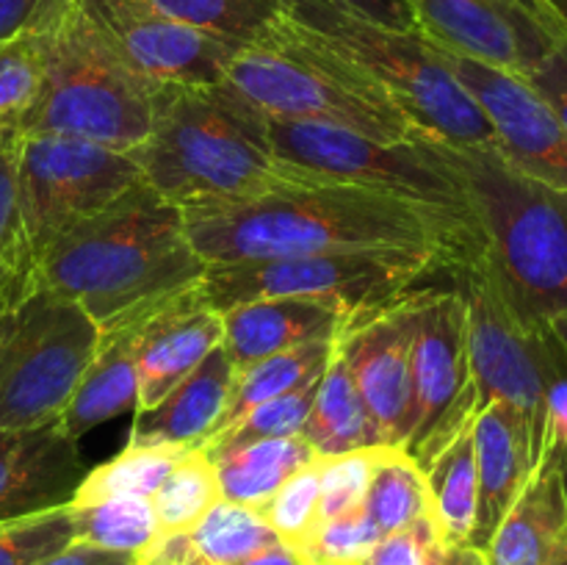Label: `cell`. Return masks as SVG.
<instances>
[{"instance_id":"6da1fadb","label":"cell","mask_w":567,"mask_h":565,"mask_svg":"<svg viewBox=\"0 0 567 565\" xmlns=\"http://www.w3.org/2000/svg\"><path fill=\"white\" fill-rule=\"evenodd\" d=\"M181 214L205 264L391 249L437 255L454 271L485 249L474 222L349 183L280 188Z\"/></svg>"},{"instance_id":"7a4b0ae2","label":"cell","mask_w":567,"mask_h":565,"mask_svg":"<svg viewBox=\"0 0 567 565\" xmlns=\"http://www.w3.org/2000/svg\"><path fill=\"white\" fill-rule=\"evenodd\" d=\"M177 205L138 181L55 238L39 258L37 288L81 305L100 332L138 327L203 280Z\"/></svg>"},{"instance_id":"3957f363","label":"cell","mask_w":567,"mask_h":565,"mask_svg":"<svg viewBox=\"0 0 567 565\" xmlns=\"http://www.w3.org/2000/svg\"><path fill=\"white\" fill-rule=\"evenodd\" d=\"M144 183L177 208L236 203L324 181L282 164L266 150L252 111L199 83H161L142 144L127 150Z\"/></svg>"},{"instance_id":"277c9868","label":"cell","mask_w":567,"mask_h":565,"mask_svg":"<svg viewBox=\"0 0 567 565\" xmlns=\"http://www.w3.org/2000/svg\"><path fill=\"white\" fill-rule=\"evenodd\" d=\"M460 177L509 302L529 327L567 314V194L515 170L496 147H465L421 133Z\"/></svg>"},{"instance_id":"5b68a950","label":"cell","mask_w":567,"mask_h":565,"mask_svg":"<svg viewBox=\"0 0 567 565\" xmlns=\"http://www.w3.org/2000/svg\"><path fill=\"white\" fill-rule=\"evenodd\" d=\"M216 86L252 114L327 122L385 144L419 131L365 72L286 14L227 59Z\"/></svg>"},{"instance_id":"8992f818","label":"cell","mask_w":567,"mask_h":565,"mask_svg":"<svg viewBox=\"0 0 567 565\" xmlns=\"http://www.w3.org/2000/svg\"><path fill=\"white\" fill-rule=\"evenodd\" d=\"M31 28L42 44L44 86L25 133L86 138L120 153L142 144L155 86L122 61L81 0H50Z\"/></svg>"},{"instance_id":"52a82bcc","label":"cell","mask_w":567,"mask_h":565,"mask_svg":"<svg viewBox=\"0 0 567 565\" xmlns=\"http://www.w3.org/2000/svg\"><path fill=\"white\" fill-rule=\"evenodd\" d=\"M286 17L365 72L421 133L465 147H496L485 111L421 31L374 25L330 0H286Z\"/></svg>"},{"instance_id":"ba28073f","label":"cell","mask_w":567,"mask_h":565,"mask_svg":"<svg viewBox=\"0 0 567 565\" xmlns=\"http://www.w3.org/2000/svg\"><path fill=\"white\" fill-rule=\"evenodd\" d=\"M435 271H452V266L437 255L391 253V249L236 260V264H208L203 280L194 288V299L216 314H225L258 299L305 297L332 302L360 319L413 291L415 282Z\"/></svg>"},{"instance_id":"9c48e42d","label":"cell","mask_w":567,"mask_h":565,"mask_svg":"<svg viewBox=\"0 0 567 565\" xmlns=\"http://www.w3.org/2000/svg\"><path fill=\"white\" fill-rule=\"evenodd\" d=\"M252 116L266 150L293 170L324 183L377 188L476 225L460 177L426 147L419 131L408 142L385 144L327 122Z\"/></svg>"},{"instance_id":"30bf717a","label":"cell","mask_w":567,"mask_h":565,"mask_svg":"<svg viewBox=\"0 0 567 565\" xmlns=\"http://www.w3.org/2000/svg\"><path fill=\"white\" fill-rule=\"evenodd\" d=\"M100 338L81 305L42 288L9 314L0 332V430L59 421Z\"/></svg>"},{"instance_id":"8fae6325","label":"cell","mask_w":567,"mask_h":565,"mask_svg":"<svg viewBox=\"0 0 567 565\" xmlns=\"http://www.w3.org/2000/svg\"><path fill=\"white\" fill-rule=\"evenodd\" d=\"M144 181L131 155L59 133L17 138V205L33 260L55 238Z\"/></svg>"},{"instance_id":"7c38bea8","label":"cell","mask_w":567,"mask_h":565,"mask_svg":"<svg viewBox=\"0 0 567 565\" xmlns=\"http://www.w3.org/2000/svg\"><path fill=\"white\" fill-rule=\"evenodd\" d=\"M452 277L465 302L468 363L480 402H502L524 421L540 465L548 454V424L535 327L526 325L509 302L485 249L457 266Z\"/></svg>"},{"instance_id":"4fadbf2b","label":"cell","mask_w":567,"mask_h":565,"mask_svg":"<svg viewBox=\"0 0 567 565\" xmlns=\"http://www.w3.org/2000/svg\"><path fill=\"white\" fill-rule=\"evenodd\" d=\"M413 374L415 421L404 452L426 471L465 427L474 424L482 410L468 363L465 302L457 288H426L419 314Z\"/></svg>"},{"instance_id":"5bb4252c","label":"cell","mask_w":567,"mask_h":565,"mask_svg":"<svg viewBox=\"0 0 567 565\" xmlns=\"http://www.w3.org/2000/svg\"><path fill=\"white\" fill-rule=\"evenodd\" d=\"M419 31L460 55L526 78L567 25L546 0H408Z\"/></svg>"},{"instance_id":"9a60e30c","label":"cell","mask_w":567,"mask_h":565,"mask_svg":"<svg viewBox=\"0 0 567 565\" xmlns=\"http://www.w3.org/2000/svg\"><path fill=\"white\" fill-rule=\"evenodd\" d=\"M424 294L426 288H413L385 308L354 319L341 336V352L382 446L404 449L413 430V355Z\"/></svg>"},{"instance_id":"2e32d148","label":"cell","mask_w":567,"mask_h":565,"mask_svg":"<svg viewBox=\"0 0 567 565\" xmlns=\"http://www.w3.org/2000/svg\"><path fill=\"white\" fill-rule=\"evenodd\" d=\"M432 44L443 64L485 111L496 133L498 153L532 181L567 194V127L532 83L507 70L454 53L437 42Z\"/></svg>"},{"instance_id":"e0dca14e","label":"cell","mask_w":567,"mask_h":565,"mask_svg":"<svg viewBox=\"0 0 567 565\" xmlns=\"http://www.w3.org/2000/svg\"><path fill=\"white\" fill-rule=\"evenodd\" d=\"M116 53L144 81L219 83L227 59L241 44L188 28L161 14L147 0H81Z\"/></svg>"},{"instance_id":"ac0fdd59","label":"cell","mask_w":567,"mask_h":565,"mask_svg":"<svg viewBox=\"0 0 567 565\" xmlns=\"http://www.w3.org/2000/svg\"><path fill=\"white\" fill-rule=\"evenodd\" d=\"M86 474L81 441L61 421L0 430V524L70 507Z\"/></svg>"},{"instance_id":"d6986e66","label":"cell","mask_w":567,"mask_h":565,"mask_svg":"<svg viewBox=\"0 0 567 565\" xmlns=\"http://www.w3.org/2000/svg\"><path fill=\"white\" fill-rule=\"evenodd\" d=\"M225 338L221 314L194 299V291L150 316L138 330L136 413L164 402Z\"/></svg>"},{"instance_id":"ffe728a7","label":"cell","mask_w":567,"mask_h":565,"mask_svg":"<svg viewBox=\"0 0 567 565\" xmlns=\"http://www.w3.org/2000/svg\"><path fill=\"white\" fill-rule=\"evenodd\" d=\"M476 458V518L471 530V546L485 552L493 532L509 513L515 499L535 474V449L524 421L504 408L487 402L474 419Z\"/></svg>"},{"instance_id":"44dd1931","label":"cell","mask_w":567,"mask_h":565,"mask_svg":"<svg viewBox=\"0 0 567 565\" xmlns=\"http://www.w3.org/2000/svg\"><path fill=\"white\" fill-rule=\"evenodd\" d=\"M221 321H225L221 347L241 371L269 355L341 338L354 316L321 299L277 297L225 310Z\"/></svg>"},{"instance_id":"7402d4cb","label":"cell","mask_w":567,"mask_h":565,"mask_svg":"<svg viewBox=\"0 0 567 565\" xmlns=\"http://www.w3.org/2000/svg\"><path fill=\"white\" fill-rule=\"evenodd\" d=\"M567 548V487L559 458L548 452L485 554L491 565H551Z\"/></svg>"},{"instance_id":"603a6c76","label":"cell","mask_w":567,"mask_h":565,"mask_svg":"<svg viewBox=\"0 0 567 565\" xmlns=\"http://www.w3.org/2000/svg\"><path fill=\"white\" fill-rule=\"evenodd\" d=\"M238 380V366L227 349L216 347L169 397L153 410L136 413L127 443H172V446L197 449L214 432L216 421L230 402L233 386Z\"/></svg>"},{"instance_id":"cb8c5ba5","label":"cell","mask_w":567,"mask_h":565,"mask_svg":"<svg viewBox=\"0 0 567 565\" xmlns=\"http://www.w3.org/2000/svg\"><path fill=\"white\" fill-rule=\"evenodd\" d=\"M138 330L142 325L103 332L97 355L59 419L70 438L81 441L94 427L116 419L131 408L136 410Z\"/></svg>"},{"instance_id":"d4e9b609","label":"cell","mask_w":567,"mask_h":565,"mask_svg":"<svg viewBox=\"0 0 567 565\" xmlns=\"http://www.w3.org/2000/svg\"><path fill=\"white\" fill-rule=\"evenodd\" d=\"M299 435L321 458L354 452V449L382 446L369 408L358 391L352 369L341 352V341H338L324 374L319 377L313 408H310V415Z\"/></svg>"},{"instance_id":"484cf974","label":"cell","mask_w":567,"mask_h":565,"mask_svg":"<svg viewBox=\"0 0 567 565\" xmlns=\"http://www.w3.org/2000/svg\"><path fill=\"white\" fill-rule=\"evenodd\" d=\"M313 458V446L302 435L271 438V441H258L236 449V452L214 460L221 499L260 510L280 491L288 476L305 469Z\"/></svg>"},{"instance_id":"4316f807","label":"cell","mask_w":567,"mask_h":565,"mask_svg":"<svg viewBox=\"0 0 567 565\" xmlns=\"http://www.w3.org/2000/svg\"><path fill=\"white\" fill-rule=\"evenodd\" d=\"M338 341H341V338H330V341H316V343H305V347H297V349H286V352L269 355V358L258 360V363L238 371V380L236 386H233L230 402H227L221 419L216 421L210 438L225 432L227 427L236 424L238 419H244V415H247L252 408H258V404L282 397V393L293 391V388L321 377V371H324L327 363H330L332 352H336Z\"/></svg>"},{"instance_id":"83f0119b","label":"cell","mask_w":567,"mask_h":565,"mask_svg":"<svg viewBox=\"0 0 567 565\" xmlns=\"http://www.w3.org/2000/svg\"><path fill=\"white\" fill-rule=\"evenodd\" d=\"M432 499V521L443 546L471 541L476 518V458L474 424L465 427L435 463L424 471Z\"/></svg>"},{"instance_id":"f1b7e54d","label":"cell","mask_w":567,"mask_h":565,"mask_svg":"<svg viewBox=\"0 0 567 565\" xmlns=\"http://www.w3.org/2000/svg\"><path fill=\"white\" fill-rule=\"evenodd\" d=\"M186 452L188 446H172V443H150V446L127 443L114 460L83 476L70 507H86V504L116 496L153 499L161 482L169 476V471L181 463Z\"/></svg>"},{"instance_id":"f546056e","label":"cell","mask_w":567,"mask_h":565,"mask_svg":"<svg viewBox=\"0 0 567 565\" xmlns=\"http://www.w3.org/2000/svg\"><path fill=\"white\" fill-rule=\"evenodd\" d=\"M363 510L382 535H391L432 515L426 474L404 449L388 446L382 452L369 491H365Z\"/></svg>"},{"instance_id":"4dcf8cb0","label":"cell","mask_w":567,"mask_h":565,"mask_svg":"<svg viewBox=\"0 0 567 565\" xmlns=\"http://www.w3.org/2000/svg\"><path fill=\"white\" fill-rule=\"evenodd\" d=\"M37 291V260L17 205V142H6L0 144V314H14Z\"/></svg>"},{"instance_id":"1f68e13d","label":"cell","mask_w":567,"mask_h":565,"mask_svg":"<svg viewBox=\"0 0 567 565\" xmlns=\"http://www.w3.org/2000/svg\"><path fill=\"white\" fill-rule=\"evenodd\" d=\"M44 86V55L37 31L22 28L0 39V144L28 131Z\"/></svg>"},{"instance_id":"d6a6232c","label":"cell","mask_w":567,"mask_h":565,"mask_svg":"<svg viewBox=\"0 0 567 565\" xmlns=\"http://www.w3.org/2000/svg\"><path fill=\"white\" fill-rule=\"evenodd\" d=\"M150 502H153L161 535L192 532L205 518V513L221 502L216 463L199 446L188 449Z\"/></svg>"},{"instance_id":"836d02e7","label":"cell","mask_w":567,"mask_h":565,"mask_svg":"<svg viewBox=\"0 0 567 565\" xmlns=\"http://www.w3.org/2000/svg\"><path fill=\"white\" fill-rule=\"evenodd\" d=\"M147 3L183 25L236 44L258 42L286 14V0H147Z\"/></svg>"},{"instance_id":"e575fe53","label":"cell","mask_w":567,"mask_h":565,"mask_svg":"<svg viewBox=\"0 0 567 565\" xmlns=\"http://www.w3.org/2000/svg\"><path fill=\"white\" fill-rule=\"evenodd\" d=\"M75 541L109 552L142 554L161 535L153 502L144 496H116L72 507Z\"/></svg>"},{"instance_id":"d590c367","label":"cell","mask_w":567,"mask_h":565,"mask_svg":"<svg viewBox=\"0 0 567 565\" xmlns=\"http://www.w3.org/2000/svg\"><path fill=\"white\" fill-rule=\"evenodd\" d=\"M188 535L205 565H238L260 548L280 543L258 510L225 499L214 504Z\"/></svg>"},{"instance_id":"8d00e7d4","label":"cell","mask_w":567,"mask_h":565,"mask_svg":"<svg viewBox=\"0 0 567 565\" xmlns=\"http://www.w3.org/2000/svg\"><path fill=\"white\" fill-rule=\"evenodd\" d=\"M321 374H324V371H321ZM316 386H319V377L305 382V386L293 388V391L282 393V397L258 404V408L249 410L244 419H238L236 424L227 427L225 432H219V435H214L210 441H205L199 449H203L210 460H219L225 458V454L236 452V449L249 446V443L299 435L305 421H308L310 408H313Z\"/></svg>"},{"instance_id":"74e56055","label":"cell","mask_w":567,"mask_h":565,"mask_svg":"<svg viewBox=\"0 0 567 565\" xmlns=\"http://www.w3.org/2000/svg\"><path fill=\"white\" fill-rule=\"evenodd\" d=\"M280 543L302 554L321 526L319 454L305 469L288 476L280 491L258 510Z\"/></svg>"},{"instance_id":"f35d334b","label":"cell","mask_w":567,"mask_h":565,"mask_svg":"<svg viewBox=\"0 0 567 565\" xmlns=\"http://www.w3.org/2000/svg\"><path fill=\"white\" fill-rule=\"evenodd\" d=\"M75 541L72 507L0 524V565H39Z\"/></svg>"},{"instance_id":"ab89813d","label":"cell","mask_w":567,"mask_h":565,"mask_svg":"<svg viewBox=\"0 0 567 565\" xmlns=\"http://www.w3.org/2000/svg\"><path fill=\"white\" fill-rule=\"evenodd\" d=\"M385 449L388 446L354 449V452L330 454V458L319 454L321 521L363 507L365 491Z\"/></svg>"},{"instance_id":"60d3db41","label":"cell","mask_w":567,"mask_h":565,"mask_svg":"<svg viewBox=\"0 0 567 565\" xmlns=\"http://www.w3.org/2000/svg\"><path fill=\"white\" fill-rule=\"evenodd\" d=\"M382 541V532L363 507L321 521L319 532L302 552L308 565H365L369 554Z\"/></svg>"},{"instance_id":"b9f144b4","label":"cell","mask_w":567,"mask_h":565,"mask_svg":"<svg viewBox=\"0 0 567 565\" xmlns=\"http://www.w3.org/2000/svg\"><path fill=\"white\" fill-rule=\"evenodd\" d=\"M535 338L546 386L548 452L567 449V355L548 325H537Z\"/></svg>"},{"instance_id":"7bdbcfd3","label":"cell","mask_w":567,"mask_h":565,"mask_svg":"<svg viewBox=\"0 0 567 565\" xmlns=\"http://www.w3.org/2000/svg\"><path fill=\"white\" fill-rule=\"evenodd\" d=\"M437 543H441L437 526L432 515H426V518H419L415 524L404 526V530L382 535V541L369 554L365 565H424Z\"/></svg>"},{"instance_id":"ee69618b","label":"cell","mask_w":567,"mask_h":565,"mask_svg":"<svg viewBox=\"0 0 567 565\" xmlns=\"http://www.w3.org/2000/svg\"><path fill=\"white\" fill-rule=\"evenodd\" d=\"M537 94L551 105L554 114L567 127V39L557 44L535 70L526 75Z\"/></svg>"},{"instance_id":"f6af8a7d","label":"cell","mask_w":567,"mask_h":565,"mask_svg":"<svg viewBox=\"0 0 567 565\" xmlns=\"http://www.w3.org/2000/svg\"><path fill=\"white\" fill-rule=\"evenodd\" d=\"M330 3L349 11V14L360 17V20L391 28V31H419V20H415V11L408 0H330Z\"/></svg>"},{"instance_id":"bcb514c9","label":"cell","mask_w":567,"mask_h":565,"mask_svg":"<svg viewBox=\"0 0 567 565\" xmlns=\"http://www.w3.org/2000/svg\"><path fill=\"white\" fill-rule=\"evenodd\" d=\"M39 565H138V554L133 552H109V548L89 546V543L72 541L53 557L42 559Z\"/></svg>"},{"instance_id":"7dc6e473","label":"cell","mask_w":567,"mask_h":565,"mask_svg":"<svg viewBox=\"0 0 567 565\" xmlns=\"http://www.w3.org/2000/svg\"><path fill=\"white\" fill-rule=\"evenodd\" d=\"M48 3L50 0H0V39L14 37L31 25L33 17Z\"/></svg>"},{"instance_id":"c3c4849f","label":"cell","mask_w":567,"mask_h":565,"mask_svg":"<svg viewBox=\"0 0 567 565\" xmlns=\"http://www.w3.org/2000/svg\"><path fill=\"white\" fill-rule=\"evenodd\" d=\"M238 565H308L302 559V554L293 552L291 546H286V543H271V546L260 548V552H255L252 557L241 559Z\"/></svg>"},{"instance_id":"681fc988","label":"cell","mask_w":567,"mask_h":565,"mask_svg":"<svg viewBox=\"0 0 567 565\" xmlns=\"http://www.w3.org/2000/svg\"><path fill=\"white\" fill-rule=\"evenodd\" d=\"M443 565H491V563H487V554L482 552V548L471 546V543H460V546H446Z\"/></svg>"},{"instance_id":"f907efd6","label":"cell","mask_w":567,"mask_h":565,"mask_svg":"<svg viewBox=\"0 0 567 565\" xmlns=\"http://www.w3.org/2000/svg\"><path fill=\"white\" fill-rule=\"evenodd\" d=\"M546 325L551 327V332H554V336H557V341L563 343V349H565V355H567V314L554 316V319L546 321Z\"/></svg>"},{"instance_id":"816d5d0a","label":"cell","mask_w":567,"mask_h":565,"mask_svg":"<svg viewBox=\"0 0 567 565\" xmlns=\"http://www.w3.org/2000/svg\"><path fill=\"white\" fill-rule=\"evenodd\" d=\"M443 554H446V546H443V543H437V546L430 552V557H426L424 565H443Z\"/></svg>"},{"instance_id":"f5cc1de1","label":"cell","mask_w":567,"mask_h":565,"mask_svg":"<svg viewBox=\"0 0 567 565\" xmlns=\"http://www.w3.org/2000/svg\"><path fill=\"white\" fill-rule=\"evenodd\" d=\"M546 3L551 6V9H554V14H557L559 20H563L565 25H567V0H546Z\"/></svg>"},{"instance_id":"db71d44e","label":"cell","mask_w":567,"mask_h":565,"mask_svg":"<svg viewBox=\"0 0 567 565\" xmlns=\"http://www.w3.org/2000/svg\"><path fill=\"white\" fill-rule=\"evenodd\" d=\"M551 452L559 458V465H563V474H565V487H567V449H551Z\"/></svg>"},{"instance_id":"11a10c76","label":"cell","mask_w":567,"mask_h":565,"mask_svg":"<svg viewBox=\"0 0 567 565\" xmlns=\"http://www.w3.org/2000/svg\"><path fill=\"white\" fill-rule=\"evenodd\" d=\"M551 565H567V548H565V552L563 554H559V557L557 559H554V563Z\"/></svg>"},{"instance_id":"9f6ffc18","label":"cell","mask_w":567,"mask_h":565,"mask_svg":"<svg viewBox=\"0 0 567 565\" xmlns=\"http://www.w3.org/2000/svg\"><path fill=\"white\" fill-rule=\"evenodd\" d=\"M6 319H9V314H0V332H3V327H6Z\"/></svg>"}]
</instances>
